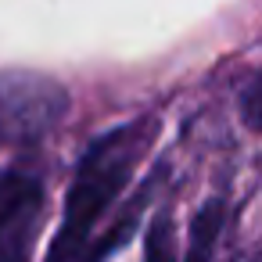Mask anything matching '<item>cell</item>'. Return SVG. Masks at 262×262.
Instances as JSON below:
<instances>
[{
  "mask_svg": "<svg viewBox=\"0 0 262 262\" xmlns=\"http://www.w3.org/2000/svg\"><path fill=\"white\" fill-rule=\"evenodd\" d=\"M144 262H180L176 258V248H172V226H169V215H158L147 230V241H144Z\"/></svg>",
  "mask_w": 262,
  "mask_h": 262,
  "instance_id": "5b68a950",
  "label": "cell"
},
{
  "mask_svg": "<svg viewBox=\"0 0 262 262\" xmlns=\"http://www.w3.org/2000/svg\"><path fill=\"white\" fill-rule=\"evenodd\" d=\"M237 108H241V122H244L251 133H262V69L241 86Z\"/></svg>",
  "mask_w": 262,
  "mask_h": 262,
  "instance_id": "8992f818",
  "label": "cell"
},
{
  "mask_svg": "<svg viewBox=\"0 0 262 262\" xmlns=\"http://www.w3.org/2000/svg\"><path fill=\"white\" fill-rule=\"evenodd\" d=\"M43 212V183L26 169H0V262H26Z\"/></svg>",
  "mask_w": 262,
  "mask_h": 262,
  "instance_id": "3957f363",
  "label": "cell"
},
{
  "mask_svg": "<svg viewBox=\"0 0 262 262\" xmlns=\"http://www.w3.org/2000/svg\"><path fill=\"white\" fill-rule=\"evenodd\" d=\"M69 115V90L36 72L0 76V147L47 137Z\"/></svg>",
  "mask_w": 262,
  "mask_h": 262,
  "instance_id": "7a4b0ae2",
  "label": "cell"
},
{
  "mask_svg": "<svg viewBox=\"0 0 262 262\" xmlns=\"http://www.w3.org/2000/svg\"><path fill=\"white\" fill-rule=\"evenodd\" d=\"M223 201L212 198L201 205V212L194 215V226H190V241L183 248V258L180 262H212V251H215V241H219V230H223Z\"/></svg>",
  "mask_w": 262,
  "mask_h": 262,
  "instance_id": "277c9868",
  "label": "cell"
},
{
  "mask_svg": "<svg viewBox=\"0 0 262 262\" xmlns=\"http://www.w3.org/2000/svg\"><path fill=\"white\" fill-rule=\"evenodd\" d=\"M158 126L162 122L155 115H137L122 126L97 133L86 144V151L72 172L61 223L47 248V262H76L86 251V244H94V230L112 212V205L122 198V190L129 187L133 169L140 165V158L147 155V147L158 137Z\"/></svg>",
  "mask_w": 262,
  "mask_h": 262,
  "instance_id": "6da1fadb",
  "label": "cell"
}]
</instances>
